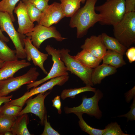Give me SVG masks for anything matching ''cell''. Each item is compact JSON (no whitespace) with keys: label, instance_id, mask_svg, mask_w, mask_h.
<instances>
[{"label":"cell","instance_id":"obj_1","mask_svg":"<svg viewBox=\"0 0 135 135\" xmlns=\"http://www.w3.org/2000/svg\"><path fill=\"white\" fill-rule=\"evenodd\" d=\"M98 0H87L84 5L71 17L69 26L72 28H76L78 38L83 37L90 28L100 21V16L96 13L95 9Z\"/></svg>","mask_w":135,"mask_h":135},{"label":"cell","instance_id":"obj_2","mask_svg":"<svg viewBox=\"0 0 135 135\" xmlns=\"http://www.w3.org/2000/svg\"><path fill=\"white\" fill-rule=\"evenodd\" d=\"M95 9L100 16V24L114 26L121 20L126 13L125 0H107Z\"/></svg>","mask_w":135,"mask_h":135},{"label":"cell","instance_id":"obj_3","mask_svg":"<svg viewBox=\"0 0 135 135\" xmlns=\"http://www.w3.org/2000/svg\"><path fill=\"white\" fill-rule=\"evenodd\" d=\"M115 38L129 48L135 42V12L126 13L121 20L113 26Z\"/></svg>","mask_w":135,"mask_h":135},{"label":"cell","instance_id":"obj_4","mask_svg":"<svg viewBox=\"0 0 135 135\" xmlns=\"http://www.w3.org/2000/svg\"><path fill=\"white\" fill-rule=\"evenodd\" d=\"M11 18L8 13L0 11V28L9 36L16 49V56L18 58H26L24 49V39L26 35L21 34L15 29Z\"/></svg>","mask_w":135,"mask_h":135},{"label":"cell","instance_id":"obj_5","mask_svg":"<svg viewBox=\"0 0 135 135\" xmlns=\"http://www.w3.org/2000/svg\"><path fill=\"white\" fill-rule=\"evenodd\" d=\"M70 52L68 49L60 50V58L64 63L67 70L79 77L86 86H93L91 78L93 68L80 63L76 59L74 56L69 54Z\"/></svg>","mask_w":135,"mask_h":135},{"label":"cell","instance_id":"obj_6","mask_svg":"<svg viewBox=\"0 0 135 135\" xmlns=\"http://www.w3.org/2000/svg\"><path fill=\"white\" fill-rule=\"evenodd\" d=\"M40 75L36 67H32L25 74L8 78L0 81V96H7L18 89L22 85L36 81Z\"/></svg>","mask_w":135,"mask_h":135},{"label":"cell","instance_id":"obj_7","mask_svg":"<svg viewBox=\"0 0 135 135\" xmlns=\"http://www.w3.org/2000/svg\"><path fill=\"white\" fill-rule=\"evenodd\" d=\"M94 93V96L90 98H88L86 96H84L82 102L78 106L73 108L65 106V113L67 114L77 112L84 113L96 118H100L102 116V112L99 108L98 102L102 98L103 94L99 89L96 90Z\"/></svg>","mask_w":135,"mask_h":135},{"label":"cell","instance_id":"obj_8","mask_svg":"<svg viewBox=\"0 0 135 135\" xmlns=\"http://www.w3.org/2000/svg\"><path fill=\"white\" fill-rule=\"evenodd\" d=\"M45 49L49 55L52 56L53 62L52 67L46 77L40 80L28 84L26 86V89L28 90L37 87L51 78L62 76L69 75L64 63L60 58V50H57L49 45L47 46Z\"/></svg>","mask_w":135,"mask_h":135},{"label":"cell","instance_id":"obj_9","mask_svg":"<svg viewBox=\"0 0 135 135\" xmlns=\"http://www.w3.org/2000/svg\"><path fill=\"white\" fill-rule=\"evenodd\" d=\"M25 35L30 37L32 44L38 49L43 42L49 38H54L60 42L67 38L62 37L55 26L47 27L38 24L34 27L33 31Z\"/></svg>","mask_w":135,"mask_h":135},{"label":"cell","instance_id":"obj_10","mask_svg":"<svg viewBox=\"0 0 135 135\" xmlns=\"http://www.w3.org/2000/svg\"><path fill=\"white\" fill-rule=\"evenodd\" d=\"M69 78L68 76H64L51 78L40 86L33 88L29 91H28L25 93L21 97L11 100L9 102L13 104L23 107L26 100L29 98L35 95L51 90L56 85L62 86L68 80Z\"/></svg>","mask_w":135,"mask_h":135},{"label":"cell","instance_id":"obj_11","mask_svg":"<svg viewBox=\"0 0 135 135\" xmlns=\"http://www.w3.org/2000/svg\"><path fill=\"white\" fill-rule=\"evenodd\" d=\"M50 93V92L46 91L38 94L34 98L31 97L28 98L26 102V107L20 112L18 116L24 114L32 113L39 117L40 124L44 125V116L46 113L44 101L46 97Z\"/></svg>","mask_w":135,"mask_h":135},{"label":"cell","instance_id":"obj_12","mask_svg":"<svg viewBox=\"0 0 135 135\" xmlns=\"http://www.w3.org/2000/svg\"><path fill=\"white\" fill-rule=\"evenodd\" d=\"M64 17L60 4L55 2L48 5L42 12L38 24L50 27L57 24Z\"/></svg>","mask_w":135,"mask_h":135},{"label":"cell","instance_id":"obj_13","mask_svg":"<svg viewBox=\"0 0 135 135\" xmlns=\"http://www.w3.org/2000/svg\"><path fill=\"white\" fill-rule=\"evenodd\" d=\"M24 49L26 58L28 61L32 60L35 66H38L44 74L48 73L44 66V62L48 58L49 55L39 51L32 44L29 36H27L24 39Z\"/></svg>","mask_w":135,"mask_h":135},{"label":"cell","instance_id":"obj_14","mask_svg":"<svg viewBox=\"0 0 135 135\" xmlns=\"http://www.w3.org/2000/svg\"><path fill=\"white\" fill-rule=\"evenodd\" d=\"M14 12L18 18V27L17 31L18 32L26 35L34 30V24L30 20L22 0H20L17 6L15 8Z\"/></svg>","mask_w":135,"mask_h":135},{"label":"cell","instance_id":"obj_15","mask_svg":"<svg viewBox=\"0 0 135 135\" xmlns=\"http://www.w3.org/2000/svg\"><path fill=\"white\" fill-rule=\"evenodd\" d=\"M80 48L86 50L97 58L102 59L107 51L101 34L92 35L87 38Z\"/></svg>","mask_w":135,"mask_h":135},{"label":"cell","instance_id":"obj_16","mask_svg":"<svg viewBox=\"0 0 135 135\" xmlns=\"http://www.w3.org/2000/svg\"><path fill=\"white\" fill-rule=\"evenodd\" d=\"M31 64L30 62L24 59L4 62L0 68V81L13 76L18 70Z\"/></svg>","mask_w":135,"mask_h":135},{"label":"cell","instance_id":"obj_17","mask_svg":"<svg viewBox=\"0 0 135 135\" xmlns=\"http://www.w3.org/2000/svg\"><path fill=\"white\" fill-rule=\"evenodd\" d=\"M116 69L104 63L93 68L91 76L92 83L94 85L100 84L102 80L106 77L116 72Z\"/></svg>","mask_w":135,"mask_h":135},{"label":"cell","instance_id":"obj_18","mask_svg":"<svg viewBox=\"0 0 135 135\" xmlns=\"http://www.w3.org/2000/svg\"><path fill=\"white\" fill-rule=\"evenodd\" d=\"M29 122L28 116L24 114L16 118L11 128L13 135H31L27 128Z\"/></svg>","mask_w":135,"mask_h":135},{"label":"cell","instance_id":"obj_19","mask_svg":"<svg viewBox=\"0 0 135 135\" xmlns=\"http://www.w3.org/2000/svg\"><path fill=\"white\" fill-rule=\"evenodd\" d=\"M74 57L80 63L92 68H94L99 65L102 60V59L97 58L85 49H82Z\"/></svg>","mask_w":135,"mask_h":135},{"label":"cell","instance_id":"obj_20","mask_svg":"<svg viewBox=\"0 0 135 135\" xmlns=\"http://www.w3.org/2000/svg\"><path fill=\"white\" fill-rule=\"evenodd\" d=\"M103 63L114 67L116 68L126 64L123 55L115 51L108 50L102 58Z\"/></svg>","mask_w":135,"mask_h":135},{"label":"cell","instance_id":"obj_21","mask_svg":"<svg viewBox=\"0 0 135 135\" xmlns=\"http://www.w3.org/2000/svg\"><path fill=\"white\" fill-rule=\"evenodd\" d=\"M103 42L107 50H111L122 55L125 54L128 48L121 44L115 38L103 32L101 34Z\"/></svg>","mask_w":135,"mask_h":135},{"label":"cell","instance_id":"obj_22","mask_svg":"<svg viewBox=\"0 0 135 135\" xmlns=\"http://www.w3.org/2000/svg\"><path fill=\"white\" fill-rule=\"evenodd\" d=\"M65 17H71L80 6V0H60Z\"/></svg>","mask_w":135,"mask_h":135},{"label":"cell","instance_id":"obj_23","mask_svg":"<svg viewBox=\"0 0 135 135\" xmlns=\"http://www.w3.org/2000/svg\"><path fill=\"white\" fill-rule=\"evenodd\" d=\"M96 90L95 88H92L90 86L86 85L84 87L78 88L64 89L62 91L60 96L63 100L68 98H75L76 95L81 93L86 92H94Z\"/></svg>","mask_w":135,"mask_h":135},{"label":"cell","instance_id":"obj_24","mask_svg":"<svg viewBox=\"0 0 135 135\" xmlns=\"http://www.w3.org/2000/svg\"><path fill=\"white\" fill-rule=\"evenodd\" d=\"M16 50L10 49L6 42L0 39V58L4 62L18 60Z\"/></svg>","mask_w":135,"mask_h":135},{"label":"cell","instance_id":"obj_25","mask_svg":"<svg viewBox=\"0 0 135 135\" xmlns=\"http://www.w3.org/2000/svg\"><path fill=\"white\" fill-rule=\"evenodd\" d=\"M79 119L78 123L81 130L90 135H102L104 132L105 129L102 130L94 128L89 126L85 122L82 117L83 114L77 112L74 113Z\"/></svg>","mask_w":135,"mask_h":135},{"label":"cell","instance_id":"obj_26","mask_svg":"<svg viewBox=\"0 0 135 135\" xmlns=\"http://www.w3.org/2000/svg\"><path fill=\"white\" fill-rule=\"evenodd\" d=\"M22 107L10 104L9 102L4 103L0 108V114L17 117Z\"/></svg>","mask_w":135,"mask_h":135},{"label":"cell","instance_id":"obj_27","mask_svg":"<svg viewBox=\"0 0 135 135\" xmlns=\"http://www.w3.org/2000/svg\"><path fill=\"white\" fill-rule=\"evenodd\" d=\"M31 21L38 22L40 18L42 12L39 10L28 0H22Z\"/></svg>","mask_w":135,"mask_h":135},{"label":"cell","instance_id":"obj_28","mask_svg":"<svg viewBox=\"0 0 135 135\" xmlns=\"http://www.w3.org/2000/svg\"><path fill=\"white\" fill-rule=\"evenodd\" d=\"M20 0H2L0 1V11L6 12L10 16L12 22L16 20L13 14L15 6Z\"/></svg>","mask_w":135,"mask_h":135},{"label":"cell","instance_id":"obj_29","mask_svg":"<svg viewBox=\"0 0 135 135\" xmlns=\"http://www.w3.org/2000/svg\"><path fill=\"white\" fill-rule=\"evenodd\" d=\"M16 118L0 114V135H4L6 132L11 131L12 127Z\"/></svg>","mask_w":135,"mask_h":135},{"label":"cell","instance_id":"obj_30","mask_svg":"<svg viewBox=\"0 0 135 135\" xmlns=\"http://www.w3.org/2000/svg\"><path fill=\"white\" fill-rule=\"evenodd\" d=\"M105 131L103 135H128L122 130L120 126L116 122L108 124L104 128Z\"/></svg>","mask_w":135,"mask_h":135},{"label":"cell","instance_id":"obj_31","mask_svg":"<svg viewBox=\"0 0 135 135\" xmlns=\"http://www.w3.org/2000/svg\"><path fill=\"white\" fill-rule=\"evenodd\" d=\"M44 128L41 135H60L59 133L54 130L51 126L50 123L48 121L46 113L44 116Z\"/></svg>","mask_w":135,"mask_h":135},{"label":"cell","instance_id":"obj_32","mask_svg":"<svg viewBox=\"0 0 135 135\" xmlns=\"http://www.w3.org/2000/svg\"><path fill=\"white\" fill-rule=\"evenodd\" d=\"M130 107V111L126 114L118 116L119 117H124L127 118V121H133L135 120V97L133 98L132 103Z\"/></svg>","mask_w":135,"mask_h":135},{"label":"cell","instance_id":"obj_33","mask_svg":"<svg viewBox=\"0 0 135 135\" xmlns=\"http://www.w3.org/2000/svg\"><path fill=\"white\" fill-rule=\"evenodd\" d=\"M39 10L42 12L48 6L47 0H28Z\"/></svg>","mask_w":135,"mask_h":135},{"label":"cell","instance_id":"obj_34","mask_svg":"<svg viewBox=\"0 0 135 135\" xmlns=\"http://www.w3.org/2000/svg\"><path fill=\"white\" fill-rule=\"evenodd\" d=\"M125 5L126 13L135 12V0H125Z\"/></svg>","mask_w":135,"mask_h":135},{"label":"cell","instance_id":"obj_35","mask_svg":"<svg viewBox=\"0 0 135 135\" xmlns=\"http://www.w3.org/2000/svg\"><path fill=\"white\" fill-rule=\"evenodd\" d=\"M125 54L130 63L135 61V48L132 47L128 49Z\"/></svg>","mask_w":135,"mask_h":135},{"label":"cell","instance_id":"obj_36","mask_svg":"<svg viewBox=\"0 0 135 135\" xmlns=\"http://www.w3.org/2000/svg\"><path fill=\"white\" fill-rule=\"evenodd\" d=\"M52 106L55 108L57 110L59 114L62 113L61 109V103L60 100V96H57L52 100Z\"/></svg>","mask_w":135,"mask_h":135},{"label":"cell","instance_id":"obj_37","mask_svg":"<svg viewBox=\"0 0 135 135\" xmlns=\"http://www.w3.org/2000/svg\"><path fill=\"white\" fill-rule=\"evenodd\" d=\"M125 96L126 102H130L132 99L135 97V86L125 94Z\"/></svg>","mask_w":135,"mask_h":135},{"label":"cell","instance_id":"obj_38","mask_svg":"<svg viewBox=\"0 0 135 135\" xmlns=\"http://www.w3.org/2000/svg\"><path fill=\"white\" fill-rule=\"evenodd\" d=\"M12 97V95L8 96H0V108L3 103L10 101Z\"/></svg>","mask_w":135,"mask_h":135},{"label":"cell","instance_id":"obj_39","mask_svg":"<svg viewBox=\"0 0 135 135\" xmlns=\"http://www.w3.org/2000/svg\"><path fill=\"white\" fill-rule=\"evenodd\" d=\"M0 39L2 41L6 42H8L10 41L9 38L5 36L3 34L0 28Z\"/></svg>","mask_w":135,"mask_h":135},{"label":"cell","instance_id":"obj_40","mask_svg":"<svg viewBox=\"0 0 135 135\" xmlns=\"http://www.w3.org/2000/svg\"><path fill=\"white\" fill-rule=\"evenodd\" d=\"M4 135H13V134L11 131H8L5 132Z\"/></svg>","mask_w":135,"mask_h":135},{"label":"cell","instance_id":"obj_41","mask_svg":"<svg viewBox=\"0 0 135 135\" xmlns=\"http://www.w3.org/2000/svg\"><path fill=\"white\" fill-rule=\"evenodd\" d=\"M4 61L0 58V68L2 66Z\"/></svg>","mask_w":135,"mask_h":135},{"label":"cell","instance_id":"obj_42","mask_svg":"<svg viewBox=\"0 0 135 135\" xmlns=\"http://www.w3.org/2000/svg\"><path fill=\"white\" fill-rule=\"evenodd\" d=\"M81 2L82 3V4L84 3L87 0H80Z\"/></svg>","mask_w":135,"mask_h":135},{"label":"cell","instance_id":"obj_43","mask_svg":"<svg viewBox=\"0 0 135 135\" xmlns=\"http://www.w3.org/2000/svg\"><path fill=\"white\" fill-rule=\"evenodd\" d=\"M47 0L48 2L49 0Z\"/></svg>","mask_w":135,"mask_h":135},{"label":"cell","instance_id":"obj_44","mask_svg":"<svg viewBox=\"0 0 135 135\" xmlns=\"http://www.w3.org/2000/svg\"></svg>","mask_w":135,"mask_h":135}]
</instances>
